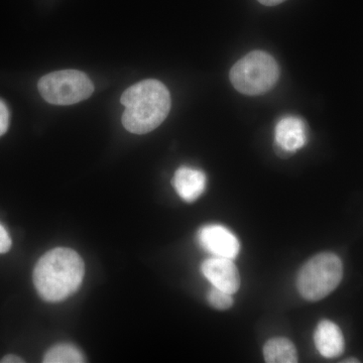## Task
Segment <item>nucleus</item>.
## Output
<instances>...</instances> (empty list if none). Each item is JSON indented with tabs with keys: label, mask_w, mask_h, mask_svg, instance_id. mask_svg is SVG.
Masks as SVG:
<instances>
[{
	"label": "nucleus",
	"mask_w": 363,
	"mask_h": 363,
	"mask_svg": "<svg viewBox=\"0 0 363 363\" xmlns=\"http://www.w3.org/2000/svg\"><path fill=\"white\" fill-rule=\"evenodd\" d=\"M84 274V262L75 250L54 248L38 262L33 284L45 301L61 302L80 288Z\"/></svg>",
	"instance_id": "1"
},
{
	"label": "nucleus",
	"mask_w": 363,
	"mask_h": 363,
	"mask_svg": "<svg viewBox=\"0 0 363 363\" xmlns=\"http://www.w3.org/2000/svg\"><path fill=\"white\" fill-rule=\"evenodd\" d=\"M264 357L267 363L298 362L297 350L292 341L284 337L272 338L264 346Z\"/></svg>",
	"instance_id": "11"
},
{
	"label": "nucleus",
	"mask_w": 363,
	"mask_h": 363,
	"mask_svg": "<svg viewBox=\"0 0 363 363\" xmlns=\"http://www.w3.org/2000/svg\"><path fill=\"white\" fill-rule=\"evenodd\" d=\"M206 183V175L200 169L190 167H181L173 178L176 192L188 203L196 201L204 193Z\"/></svg>",
	"instance_id": "9"
},
{
	"label": "nucleus",
	"mask_w": 363,
	"mask_h": 363,
	"mask_svg": "<svg viewBox=\"0 0 363 363\" xmlns=\"http://www.w3.org/2000/svg\"><path fill=\"white\" fill-rule=\"evenodd\" d=\"M40 94L54 105H72L88 99L94 92L90 78L78 70H62L47 74L40 79Z\"/></svg>",
	"instance_id": "5"
},
{
	"label": "nucleus",
	"mask_w": 363,
	"mask_h": 363,
	"mask_svg": "<svg viewBox=\"0 0 363 363\" xmlns=\"http://www.w3.org/2000/svg\"><path fill=\"white\" fill-rule=\"evenodd\" d=\"M11 238L6 227L0 224V253H6L11 250Z\"/></svg>",
	"instance_id": "15"
},
{
	"label": "nucleus",
	"mask_w": 363,
	"mask_h": 363,
	"mask_svg": "<svg viewBox=\"0 0 363 363\" xmlns=\"http://www.w3.org/2000/svg\"><path fill=\"white\" fill-rule=\"evenodd\" d=\"M9 111L6 104L0 99V136L4 135L9 130Z\"/></svg>",
	"instance_id": "14"
},
{
	"label": "nucleus",
	"mask_w": 363,
	"mask_h": 363,
	"mask_svg": "<svg viewBox=\"0 0 363 363\" xmlns=\"http://www.w3.org/2000/svg\"><path fill=\"white\" fill-rule=\"evenodd\" d=\"M229 77L236 90L242 94L257 96L269 92L276 86L279 68L271 55L253 51L233 67Z\"/></svg>",
	"instance_id": "4"
},
{
	"label": "nucleus",
	"mask_w": 363,
	"mask_h": 363,
	"mask_svg": "<svg viewBox=\"0 0 363 363\" xmlns=\"http://www.w3.org/2000/svg\"><path fill=\"white\" fill-rule=\"evenodd\" d=\"M343 264L335 253L315 255L301 267L297 278L298 293L305 300L317 302L330 295L340 284Z\"/></svg>",
	"instance_id": "3"
},
{
	"label": "nucleus",
	"mask_w": 363,
	"mask_h": 363,
	"mask_svg": "<svg viewBox=\"0 0 363 363\" xmlns=\"http://www.w3.org/2000/svg\"><path fill=\"white\" fill-rule=\"evenodd\" d=\"M305 121L298 116H288L279 119L274 128V143L283 154H293L307 143Z\"/></svg>",
	"instance_id": "8"
},
{
	"label": "nucleus",
	"mask_w": 363,
	"mask_h": 363,
	"mask_svg": "<svg viewBox=\"0 0 363 363\" xmlns=\"http://www.w3.org/2000/svg\"><path fill=\"white\" fill-rule=\"evenodd\" d=\"M200 245L210 255L234 259L240 252V243L226 227L210 224L202 227L198 233Z\"/></svg>",
	"instance_id": "6"
},
{
	"label": "nucleus",
	"mask_w": 363,
	"mask_h": 363,
	"mask_svg": "<svg viewBox=\"0 0 363 363\" xmlns=\"http://www.w3.org/2000/svg\"><path fill=\"white\" fill-rule=\"evenodd\" d=\"M343 363H358L359 362V360L355 359V358H350V359L347 360H343Z\"/></svg>",
	"instance_id": "18"
},
{
	"label": "nucleus",
	"mask_w": 363,
	"mask_h": 363,
	"mask_svg": "<svg viewBox=\"0 0 363 363\" xmlns=\"http://www.w3.org/2000/svg\"><path fill=\"white\" fill-rule=\"evenodd\" d=\"M45 363H82L85 362L82 352L71 344L55 345L45 353Z\"/></svg>",
	"instance_id": "12"
},
{
	"label": "nucleus",
	"mask_w": 363,
	"mask_h": 363,
	"mask_svg": "<svg viewBox=\"0 0 363 363\" xmlns=\"http://www.w3.org/2000/svg\"><path fill=\"white\" fill-rule=\"evenodd\" d=\"M123 124L126 130L145 135L159 128L171 111V95L160 81L149 79L124 91Z\"/></svg>",
	"instance_id": "2"
},
{
	"label": "nucleus",
	"mask_w": 363,
	"mask_h": 363,
	"mask_svg": "<svg viewBox=\"0 0 363 363\" xmlns=\"http://www.w3.org/2000/svg\"><path fill=\"white\" fill-rule=\"evenodd\" d=\"M257 1L266 6H276L283 4L286 0H257Z\"/></svg>",
	"instance_id": "17"
},
{
	"label": "nucleus",
	"mask_w": 363,
	"mask_h": 363,
	"mask_svg": "<svg viewBox=\"0 0 363 363\" xmlns=\"http://www.w3.org/2000/svg\"><path fill=\"white\" fill-rule=\"evenodd\" d=\"M2 363H21V362H25V360L21 359V357H16V355L13 354H9L6 355V357H4L2 358L1 362Z\"/></svg>",
	"instance_id": "16"
},
{
	"label": "nucleus",
	"mask_w": 363,
	"mask_h": 363,
	"mask_svg": "<svg viewBox=\"0 0 363 363\" xmlns=\"http://www.w3.org/2000/svg\"><path fill=\"white\" fill-rule=\"evenodd\" d=\"M233 259L212 257L201 266L202 274L215 288L231 294L238 292L240 286V276Z\"/></svg>",
	"instance_id": "7"
},
{
	"label": "nucleus",
	"mask_w": 363,
	"mask_h": 363,
	"mask_svg": "<svg viewBox=\"0 0 363 363\" xmlns=\"http://www.w3.org/2000/svg\"><path fill=\"white\" fill-rule=\"evenodd\" d=\"M314 342L320 354L326 358L340 357L345 346L340 328L329 320H322L317 325Z\"/></svg>",
	"instance_id": "10"
},
{
	"label": "nucleus",
	"mask_w": 363,
	"mask_h": 363,
	"mask_svg": "<svg viewBox=\"0 0 363 363\" xmlns=\"http://www.w3.org/2000/svg\"><path fill=\"white\" fill-rule=\"evenodd\" d=\"M207 298L209 304L217 310H228L233 305V295L215 286L208 293Z\"/></svg>",
	"instance_id": "13"
}]
</instances>
